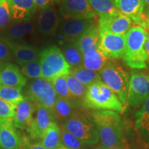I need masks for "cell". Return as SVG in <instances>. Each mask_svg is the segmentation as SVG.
I'll list each match as a JSON object with an SVG mask.
<instances>
[{
  "label": "cell",
  "mask_w": 149,
  "mask_h": 149,
  "mask_svg": "<svg viewBox=\"0 0 149 149\" xmlns=\"http://www.w3.org/2000/svg\"><path fill=\"white\" fill-rule=\"evenodd\" d=\"M98 27L100 32L115 35L126 34L132 27V19L118 10L100 15Z\"/></svg>",
  "instance_id": "9c48e42d"
},
{
  "label": "cell",
  "mask_w": 149,
  "mask_h": 149,
  "mask_svg": "<svg viewBox=\"0 0 149 149\" xmlns=\"http://www.w3.org/2000/svg\"><path fill=\"white\" fill-rule=\"evenodd\" d=\"M61 51L70 68H74L82 66L83 55L74 42H67Z\"/></svg>",
  "instance_id": "484cf974"
},
{
  "label": "cell",
  "mask_w": 149,
  "mask_h": 149,
  "mask_svg": "<svg viewBox=\"0 0 149 149\" xmlns=\"http://www.w3.org/2000/svg\"><path fill=\"white\" fill-rule=\"evenodd\" d=\"M6 64L4 62H3V61H0V70L1 69V68H3V66H4V65H5Z\"/></svg>",
  "instance_id": "f6af8a7d"
},
{
  "label": "cell",
  "mask_w": 149,
  "mask_h": 149,
  "mask_svg": "<svg viewBox=\"0 0 149 149\" xmlns=\"http://www.w3.org/2000/svg\"><path fill=\"white\" fill-rule=\"evenodd\" d=\"M60 15L65 19H95L96 17V13L87 0H63Z\"/></svg>",
  "instance_id": "7c38bea8"
},
{
  "label": "cell",
  "mask_w": 149,
  "mask_h": 149,
  "mask_svg": "<svg viewBox=\"0 0 149 149\" xmlns=\"http://www.w3.org/2000/svg\"><path fill=\"white\" fill-rule=\"evenodd\" d=\"M148 33L144 28L133 26L126 33V47L124 61L130 68L144 69L146 68L148 57L145 51L144 44Z\"/></svg>",
  "instance_id": "3957f363"
},
{
  "label": "cell",
  "mask_w": 149,
  "mask_h": 149,
  "mask_svg": "<svg viewBox=\"0 0 149 149\" xmlns=\"http://www.w3.org/2000/svg\"><path fill=\"white\" fill-rule=\"evenodd\" d=\"M5 0H0V4H1V3H2Z\"/></svg>",
  "instance_id": "c3c4849f"
},
{
  "label": "cell",
  "mask_w": 149,
  "mask_h": 149,
  "mask_svg": "<svg viewBox=\"0 0 149 149\" xmlns=\"http://www.w3.org/2000/svg\"><path fill=\"white\" fill-rule=\"evenodd\" d=\"M59 18L55 9L48 7L41 10L35 24L36 33L42 37L53 35L59 27Z\"/></svg>",
  "instance_id": "2e32d148"
},
{
  "label": "cell",
  "mask_w": 149,
  "mask_h": 149,
  "mask_svg": "<svg viewBox=\"0 0 149 149\" xmlns=\"http://www.w3.org/2000/svg\"><path fill=\"white\" fill-rule=\"evenodd\" d=\"M42 77L51 81L55 78L70 73V66L62 51L56 46L45 48L40 54Z\"/></svg>",
  "instance_id": "277c9868"
},
{
  "label": "cell",
  "mask_w": 149,
  "mask_h": 149,
  "mask_svg": "<svg viewBox=\"0 0 149 149\" xmlns=\"http://www.w3.org/2000/svg\"><path fill=\"white\" fill-rule=\"evenodd\" d=\"M22 141L13 119L0 120V149H20Z\"/></svg>",
  "instance_id": "e0dca14e"
},
{
  "label": "cell",
  "mask_w": 149,
  "mask_h": 149,
  "mask_svg": "<svg viewBox=\"0 0 149 149\" xmlns=\"http://www.w3.org/2000/svg\"><path fill=\"white\" fill-rule=\"evenodd\" d=\"M22 72L25 77L30 79H38L42 77V67L40 59L31 61L22 66Z\"/></svg>",
  "instance_id": "836d02e7"
},
{
  "label": "cell",
  "mask_w": 149,
  "mask_h": 149,
  "mask_svg": "<svg viewBox=\"0 0 149 149\" xmlns=\"http://www.w3.org/2000/svg\"><path fill=\"white\" fill-rule=\"evenodd\" d=\"M51 82L53 85L57 97L67 99V100H71V101L73 100L70 93L69 89H68L66 75H62L56 77L52 80Z\"/></svg>",
  "instance_id": "f546056e"
},
{
  "label": "cell",
  "mask_w": 149,
  "mask_h": 149,
  "mask_svg": "<svg viewBox=\"0 0 149 149\" xmlns=\"http://www.w3.org/2000/svg\"><path fill=\"white\" fill-rule=\"evenodd\" d=\"M57 149H70V148H67V147L64 146V145H62V144H61V146H59V147H58V148H57Z\"/></svg>",
  "instance_id": "ee69618b"
},
{
  "label": "cell",
  "mask_w": 149,
  "mask_h": 149,
  "mask_svg": "<svg viewBox=\"0 0 149 149\" xmlns=\"http://www.w3.org/2000/svg\"><path fill=\"white\" fill-rule=\"evenodd\" d=\"M149 97V71H134L130 77L128 104L138 107Z\"/></svg>",
  "instance_id": "ba28073f"
},
{
  "label": "cell",
  "mask_w": 149,
  "mask_h": 149,
  "mask_svg": "<svg viewBox=\"0 0 149 149\" xmlns=\"http://www.w3.org/2000/svg\"><path fill=\"white\" fill-rule=\"evenodd\" d=\"M126 47V34L115 35L100 32L99 49L108 59H118L124 57Z\"/></svg>",
  "instance_id": "30bf717a"
},
{
  "label": "cell",
  "mask_w": 149,
  "mask_h": 149,
  "mask_svg": "<svg viewBox=\"0 0 149 149\" xmlns=\"http://www.w3.org/2000/svg\"><path fill=\"white\" fill-rule=\"evenodd\" d=\"M12 51L13 55L22 66L40 59L38 50L30 44L7 42Z\"/></svg>",
  "instance_id": "44dd1931"
},
{
  "label": "cell",
  "mask_w": 149,
  "mask_h": 149,
  "mask_svg": "<svg viewBox=\"0 0 149 149\" xmlns=\"http://www.w3.org/2000/svg\"><path fill=\"white\" fill-rule=\"evenodd\" d=\"M61 126L88 146H94L100 140V135L94 121L86 115L74 114L65 121Z\"/></svg>",
  "instance_id": "8992f818"
},
{
  "label": "cell",
  "mask_w": 149,
  "mask_h": 149,
  "mask_svg": "<svg viewBox=\"0 0 149 149\" xmlns=\"http://www.w3.org/2000/svg\"><path fill=\"white\" fill-rule=\"evenodd\" d=\"M93 120L97 128L102 145L106 149H113L123 137V128L120 116L112 111H95Z\"/></svg>",
  "instance_id": "6da1fadb"
},
{
  "label": "cell",
  "mask_w": 149,
  "mask_h": 149,
  "mask_svg": "<svg viewBox=\"0 0 149 149\" xmlns=\"http://www.w3.org/2000/svg\"><path fill=\"white\" fill-rule=\"evenodd\" d=\"M20 149H46L41 143L36 144H30V142L26 139H23L22 144Z\"/></svg>",
  "instance_id": "74e56055"
},
{
  "label": "cell",
  "mask_w": 149,
  "mask_h": 149,
  "mask_svg": "<svg viewBox=\"0 0 149 149\" xmlns=\"http://www.w3.org/2000/svg\"><path fill=\"white\" fill-rule=\"evenodd\" d=\"M0 98L6 101L18 105L25 97L22 94L20 89L0 84Z\"/></svg>",
  "instance_id": "f1b7e54d"
},
{
  "label": "cell",
  "mask_w": 149,
  "mask_h": 149,
  "mask_svg": "<svg viewBox=\"0 0 149 149\" xmlns=\"http://www.w3.org/2000/svg\"><path fill=\"white\" fill-rule=\"evenodd\" d=\"M109 62V59L99 48H97L88 52L83 56L82 66L87 69L99 72Z\"/></svg>",
  "instance_id": "603a6c76"
},
{
  "label": "cell",
  "mask_w": 149,
  "mask_h": 149,
  "mask_svg": "<svg viewBox=\"0 0 149 149\" xmlns=\"http://www.w3.org/2000/svg\"><path fill=\"white\" fill-rule=\"evenodd\" d=\"M136 126L145 133H149V97L142 107L136 113Z\"/></svg>",
  "instance_id": "83f0119b"
},
{
  "label": "cell",
  "mask_w": 149,
  "mask_h": 149,
  "mask_svg": "<svg viewBox=\"0 0 149 149\" xmlns=\"http://www.w3.org/2000/svg\"><path fill=\"white\" fill-rule=\"evenodd\" d=\"M13 20L17 22L30 21L36 13L37 6L34 0H6Z\"/></svg>",
  "instance_id": "ac0fdd59"
},
{
  "label": "cell",
  "mask_w": 149,
  "mask_h": 149,
  "mask_svg": "<svg viewBox=\"0 0 149 149\" xmlns=\"http://www.w3.org/2000/svg\"><path fill=\"white\" fill-rule=\"evenodd\" d=\"M113 149H133L132 147L130 146V145L127 140V139H126L125 137H123L122 140L120 141V142L119 143L118 145H117Z\"/></svg>",
  "instance_id": "f35d334b"
},
{
  "label": "cell",
  "mask_w": 149,
  "mask_h": 149,
  "mask_svg": "<svg viewBox=\"0 0 149 149\" xmlns=\"http://www.w3.org/2000/svg\"><path fill=\"white\" fill-rule=\"evenodd\" d=\"M66 80L70 93L73 100L84 97L86 88L82 84L80 83L74 76L70 74H67Z\"/></svg>",
  "instance_id": "1f68e13d"
},
{
  "label": "cell",
  "mask_w": 149,
  "mask_h": 149,
  "mask_svg": "<svg viewBox=\"0 0 149 149\" xmlns=\"http://www.w3.org/2000/svg\"><path fill=\"white\" fill-rule=\"evenodd\" d=\"M36 35L35 24L31 21L19 22L11 24L3 31L1 38L5 41L14 43L29 44L34 41ZM31 45V44H30Z\"/></svg>",
  "instance_id": "8fae6325"
},
{
  "label": "cell",
  "mask_w": 149,
  "mask_h": 149,
  "mask_svg": "<svg viewBox=\"0 0 149 149\" xmlns=\"http://www.w3.org/2000/svg\"><path fill=\"white\" fill-rule=\"evenodd\" d=\"M146 27H148V30H149V24H147Z\"/></svg>",
  "instance_id": "f907efd6"
},
{
  "label": "cell",
  "mask_w": 149,
  "mask_h": 149,
  "mask_svg": "<svg viewBox=\"0 0 149 149\" xmlns=\"http://www.w3.org/2000/svg\"><path fill=\"white\" fill-rule=\"evenodd\" d=\"M13 18L6 0L0 4V30H5L11 24Z\"/></svg>",
  "instance_id": "d590c367"
},
{
  "label": "cell",
  "mask_w": 149,
  "mask_h": 149,
  "mask_svg": "<svg viewBox=\"0 0 149 149\" xmlns=\"http://www.w3.org/2000/svg\"><path fill=\"white\" fill-rule=\"evenodd\" d=\"M144 8L149 6V0H144Z\"/></svg>",
  "instance_id": "7bdbcfd3"
},
{
  "label": "cell",
  "mask_w": 149,
  "mask_h": 149,
  "mask_svg": "<svg viewBox=\"0 0 149 149\" xmlns=\"http://www.w3.org/2000/svg\"><path fill=\"white\" fill-rule=\"evenodd\" d=\"M84 102L86 107L97 111H112L122 113L124 107L113 91L102 81L86 88Z\"/></svg>",
  "instance_id": "7a4b0ae2"
},
{
  "label": "cell",
  "mask_w": 149,
  "mask_h": 149,
  "mask_svg": "<svg viewBox=\"0 0 149 149\" xmlns=\"http://www.w3.org/2000/svg\"><path fill=\"white\" fill-rule=\"evenodd\" d=\"M146 26H147V24H149V18H146Z\"/></svg>",
  "instance_id": "7dc6e473"
},
{
  "label": "cell",
  "mask_w": 149,
  "mask_h": 149,
  "mask_svg": "<svg viewBox=\"0 0 149 149\" xmlns=\"http://www.w3.org/2000/svg\"><path fill=\"white\" fill-rule=\"evenodd\" d=\"M144 49L147 54V55H148V57H149V37L148 36L146 41V42H145L144 44Z\"/></svg>",
  "instance_id": "60d3db41"
},
{
  "label": "cell",
  "mask_w": 149,
  "mask_h": 149,
  "mask_svg": "<svg viewBox=\"0 0 149 149\" xmlns=\"http://www.w3.org/2000/svg\"><path fill=\"white\" fill-rule=\"evenodd\" d=\"M36 104L29 97L25 98L17 107L13 122L15 127L21 129H29L33 121Z\"/></svg>",
  "instance_id": "d6986e66"
},
{
  "label": "cell",
  "mask_w": 149,
  "mask_h": 149,
  "mask_svg": "<svg viewBox=\"0 0 149 149\" xmlns=\"http://www.w3.org/2000/svg\"><path fill=\"white\" fill-rule=\"evenodd\" d=\"M95 19H66L61 26V33L67 42H74L95 25Z\"/></svg>",
  "instance_id": "4fadbf2b"
},
{
  "label": "cell",
  "mask_w": 149,
  "mask_h": 149,
  "mask_svg": "<svg viewBox=\"0 0 149 149\" xmlns=\"http://www.w3.org/2000/svg\"><path fill=\"white\" fill-rule=\"evenodd\" d=\"M95 149H106V148H104V147L102 146V145H100V146H99L97 147Z\"/></svg>",
  "instance_id": "bcb514c9"
},
{
  "label": "cell",
  "mask_w": 149,
  "mask_h": 149,
  "mask_svg": "<svg viewBox=\"0 0 149 149\" xmlns=\"http://www.w3.org/2000/svg\"><path fill=\"white\" fill-rule=\"evenodd\" d=\"M115 8L133 20L139 26L146 27L144 0H113Z\"/></svg>",
  "instance_id": "5bb4252c"
},
{
  "label": "cell",
  "mask_w": 149,
  "mask_h": 149,
  "mask_svg": "<svg viewBox=\"0 0 149 149\" xmlns=\"http://www.w3.org/2000/svg\"><path fill=\"white\" fill-rule=\"evenodd\" d=\"M102 81L113 91L124 107L128 103V91L129 86V74L122 66L113 63H108L99 72Z\"/></svg>",
  "instance_id": "5b68a950"
},
{
  "label": "cell",
  "mask_w": 149,
  "mask_h": 149,
  "mask_svg": "<svg viewBox=\"0 0 149 149\" xmlns=\"http://www.w3.org/2000/svg\"><path fill=\"white\" fill-rule=\"evenodd\" d=\"M144 15L146 18H149V6L146 7L144 10Z\"/></svg>",
  "instance_id": "b9f144b4"
},
{
  "label": "cell",
  "mask_w": 149,
  "mask_h": 149,
  "mask_svg": "<svg viewBox=\"0 0 149 149\" xmlns=\"http://www.w3.org/2000/svg\"><path fill=\"white\" fill-rule=\"evenodd\" d=\"M61 140L62 145L70 149H84L86 145L62 126L61 127Z\"/></svg>",
  "instance_id": "d6a6232c"
},
{
  "label": "cell",
  "mask_w": 149,
  "mask_h": 149,
  "mask_svg": "<svg viewBox=\"0 0 149 149\" xmlns=\"http://www.w3.org/2000/svg\"><path fill=\"white\" fill-rule=\"evenodd\" d=\"M26 83V78L19 67L13 64H6L0 70V84L21 89Z\"/></svg>",
  "instance_id": "ffe728a7"
},
{
  "label": "cell",
  "mask_w": 149,
  "mask_h": 149,
  "mask_svg": "<svg viewBox=\"0 0 149 149\" xmlns=\"http://www.w3.org/2000/svg\"><path fill=\"white\" fill-rule=\"evenodd\" d=\"M17 107V104L0 98V120L13 119Z\"/></svg>",
  "instance_id": "e575fe53"
},
{
  "label": "cell",
  "mask_w": 149,
  "mask_h": 149,
  "mask_svg": "<svg viewBox=\"0 0 149 149\" xmlns=\"http://www.w3.org/2000/svg\"><path fill=\"white\" fill-rule=\"evenodd\" d=\"M51 1H59V0H51Z\"/></svg>",
  "instance_id": "681fc988"
},
{
  "label": "cell",
  "mask_w": 149,
  "mask_h": 149,
  "mask_svg": "<svg viewBox=\"0 0 149 149\" xmlns=\"http://www.w3.org/2000/svg\"><path fill=\"white\" fill-rule=\"evenodd\" d=\"M41 144L46 149H57L61 146V128L55 122H52L41 138Z\"/></svg>",
  "instance_id": "cb8c5ba5"
},
{
  "label": "cell",
  "mask_w": 149,
  "mask_h": 149,
  "mask_svg": "<svg viewBox=\"0 0 149 149\" xmlns=\"http://www.w3.org/2000/svg\"><path fill=\"white\" fill-rule=\"evenodd\" d=\"M100 42V31L98 26L95 24L92 28L74 42L83 56L88 52L99 48Z\"/></svg>",
  "instance_id": "7402d4cb"
},
{
  "label": "cell",
  "mask_w": 149,
  "mask_h": 149,
  "mask_svg": "<svg viewBox=\"0 0 149 149\" xmlns=\"http://www.w3.org/2000/svg\"><path fill=\"white\" fill-rule=\"evenodd\" d=\"M93 9V10L99 15V16L109 14L117 10L115 8L113 0H87Z\"/></svg>",
  "instance_id": "4dcf8cb0"
},
{
  "label": "cell",
  "mask_w": 149,
  "mask_h": 149,
  "mask_svg": "<svg viewBox=\"0 0 149 149\" xmlns=\"http://www.w3.org/2000/svg\"><path fill=\"white\" fill-rule=\"evenodd\" d=\"M28 93V97L36 105L53 111L57 96L51 81L43 77L35 79L30 84Z\"/></svg>",
  "instance_id": "52a82bcc"
},
{
  "label": "cell",
  "mask_w": 149,
  "mask_h": 149,
  "mask_svg": "<svg viewBox=\"0 0 149 149\" xmlns=\"http://www.w3.org/2000/svg\"><path fill=\"white\" fill-rule=\"evenodd\" d=\"M13 53L8 44L2 38H0V61H5L13 57Z\"/></svg>",
  "instance_id": "8d00e7d4"
},
{
  "label": "cell",
  "mask_w": 149,
  "mask_h": 149,
  "mask_svg": "<svg viewBox=\"0 0 149 149\" xmlns=\"http://www.w3.org/2000/svg\"><path fill=\"white\" fill-rule=\"evenodd\" d=\"M70 74L74 76L86 88L96 81H102L98 72L87 69L83 66L71 68Z\"/></svg>",
  "instance_id": "d4e9b609"
},
{
  "label": "cell",
  "mask_w": 149,
  "mask_h": 149,
  "mask_svg": "<svg viewBox=\"0 0 149 149\" xmlns=\"http://www.w3.org/2000/svg\"><path fill=\"white\" fill-rule=\"evenodd\" d=\"M34 1L37 8H40L42 10L49 7V3L51 0H34Z\"/></svg>",
  "instance_id": "ab89813d"
},
{
  "label": "cell",
  "mask_w": 149,
  "mask_h": 149,
  "mask_svg": "<svg viewBox=\"0 0 149 149\" xmlns=\"http://www.w3.org/2000/svg\"><path fill=\"white\" fill-rule=\"evenodd\" d=\"M74 107L71 100L57 97L54 106L53 115L60 120L66 121L74 114Z\"/></svg>",
  "instance_id": "4316f807"
},
{
  "label": "cell",
  "mask_w": 149,
  "mask_h": 149,
  "mask_svg": "<svg viewBox=\"0 0 149 149\" xmlns=\"http://www.w3.org/2000/svg\"><path fill=\"white\" fill-rule=\"evenodd\" d=\"M53 113L44 107L36 105L31 125L27 130L33 139L42 138L52 122H53Z\"/></svg>",
  "instance_id": "9a60e30c"
}]
</instances>
